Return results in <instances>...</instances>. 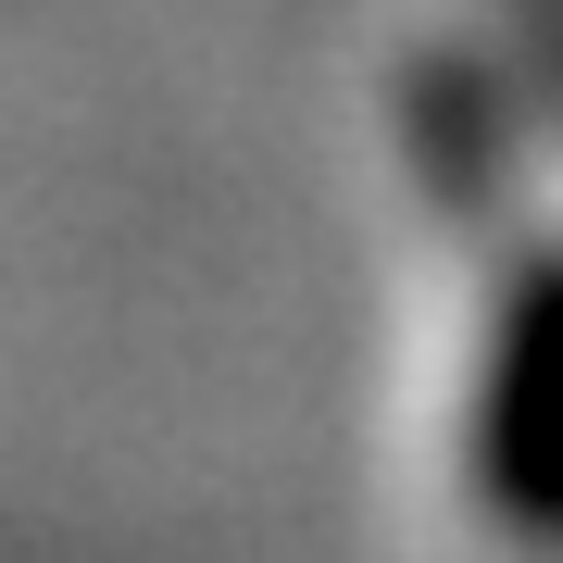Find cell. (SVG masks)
<instances>
[{
  "label": "cell",
  "mask_w": 563,
  "mask_h": 563,
  "mask_svg": "<svg viewBox=\"0 0 563 563\" xmlns=\"http://www.w3.org/2000/svg\"><path fill=\"white\" fill-rule=\"evenodd\" d=\"M488 488L501 514H526L539 539H563V276H526V301L501 325V376H488Z\"/></svg>",
  "instance_id": "obj_1"
}]
</instances>
